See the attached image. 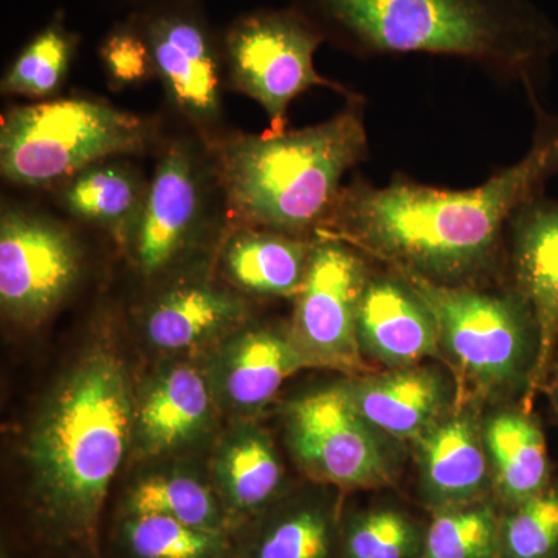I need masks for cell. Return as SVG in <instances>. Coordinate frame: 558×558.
<instances>
[{
    "mask_svg": "<svg viewBox=\"0 0 558 558\" xmlns=\"http://www.w3.org/2000/svg\"><path fill=\"white\" fill-rule=\"evenodd\" d=\"M535 131L527 153L475 189H433L396 175L387 186L355 180L341 191L322 236L337 238L439 284L469 286L495 263L510 220L542 196L558 172V116L534 87Z\"/></svg>",
    "mask_w": 558,
    "mask_h": 558,
    "instance_id": "cell-1",
    "label": "cell"
},
{
    "mask_svg": "<svg viewBox=\"0 0 558 558\" xmlns=\"http://www.w3.org/2000/svg\"><path fill=\"white\" fill-rule=\"evenodd\" d=\"M325 39L360 57L435 54L534 84L557 50L532 0H295Z\"/></svg>",
    "mask_w": 558,
    "mask_h": 558,
    "instance_id": "cell-2",
    "label": "cell"
},
{
    "mask_svg": "<svg viewBox=\"0 0 558 558\" xmlns=\"http://www.w3.org/2000/svg\"><path fill=\"white\" fill-rule=\"evenodd\" d=\"M132 402L116 355L90 352L54 392L32 440L36 512L51 537L92 545L130 440Z\"/></svg>",
    "mask_w": 558,
    "mask_h": 558,
    "instance_id": "cell-3",
    "label": "cell"
},
{
    "mask_svg": "<svg viewBox=\"0 0 558 558\" xmlns=\"http://www.w3.org/2000/svg\"><path fill=\"white\" fill-rule=\"evenodd\" d=\"M368 148L363 101L352 97L314 126L220 143V182L245 226L301 236L325 226L344 189L341 180Z\"/></svg>",
    "mask_w": 558,
    "mask_h": 558,
    "instance_id": "cell-4",
    "label": "cell"
},
{
    "mask_svg": "<svg viewBox=\"0 0 558 558\" xmlns=\"http://www.w3.org/2000/svg\"><path fill=\"white\" fill-rule=\"evenodd\" d=\"M149 128L101 101L58 100L22 106L0 126V171L22 186L68 182L92 165L140 153Z\"/></svg>",
    "mask_w": 558,
    "mask_h": 558,
    "instance_id": "cell-5",
    "label": "cell"
},
{
    "mask_svg": "<svg viewBox=\"0 0 558 558\" xmlns=\"http://www.w3.org/2000/svg\"><path fill=\"white\" fill-rule=\"evenodd\" d=\"M395 270L427 304L438 326L440 348L473 388L494 396L526 384L531 387L538 332L531 310L515 290L497 293L439 284Z\"/></svg>",
    "mask_w": 558,
    "mask_h": 558,
    "instance_id": "cell-6",
    "label": "cell"
},
{
    "mask_svg": "<svg viewBox=\"0 0 558 558\" xmlns=\"http://www.w3.org/2000/svg\"><path fill=\"white\" fill-rule=\"evenodd\" d=\"M325 36L296 7L244 14L223 33L222 57L233 86L266 110L270 132L286 131L288 109L303 92L340 84L319 75L315 53Z\"/></svg>",
    "mask_w": 558,
    "mask_h": 558,
    "instance_id": "cell-7",
    "label": "cell"
},
{
    "mask_svg": "<svg viewBox=\"0 0 558 558\" xmlns=\"http://www.w3.org/2000/svg\"><path fill=\"white\" fill-rule=\"evenodd\" d=\"M286 435L293 458L314 480L373 488L395 478L387 438L362 417L343 384L290 403Z\"/></svg>",
    "mask_w": 558,
    "mask_h": 558,
    "instance_id": "cell-8",
    "label": "cell"
},
{
    "mask_svg": "<svg viewBox=\"0 0 558 558\" xmlns=\"http://www.w3.org/2000/svg\"><path fill=\"white\" fill-rule=\"evenodd\" d=\"M371 274L365 258L348 242L322 236L312 244L289 333L307 366L365 373L357 314Z\"/></svg>",
    "mask_w": 558,
    "mask_h": 558,
    "instance_id": "cell-9",
    "label": "cell"
},
{
    "mask_svg": "<svg viewBox=\"0 0 558 558\" xmlns=\"http://www.w3.org/2000/svg\"><path fill=\"white\" fill-rule=\"evenodd\" d=\"M81 252L61 223L7 207L0 219V304L10 318L39 323L75 288Z\"/></svg>",
    "mask_w": 558,
    "mask_h": 558,
    "instance_id": "cell-10",
    "label": "cell"
},
{
    "mask_svg": "<svg viewBox=\"0 0 558 558\" xmlns=\"http://www.w3.org/2000/svg\"><path fill=\"white\" fill-rule=\"evenodd\" d=\"M135 22L175 108L193 123L215 124L220 116L222 44L193 0L153 3Z\"/></svg>",
    "mask_w": 558,
    "mask_h": 558,
    "instance_id": "cell-11",
    "label": "cell"
},
{
    "mask_svg": "<svg viewBox=\"0 0 558 558\" xmlns=\"http://www.w3.org/2000/svg\"><path fill=\"white\" fill-rule=\"evenodd\" d=\"M513 290L524 300L538 332L531 387L546 379L558 344V202L535 197L509 223Z\"/></svg>",
    "mask_w": 558,
    "mask_h": 558,
    "instance_id": "cell-12",
    "label": "cell"
},
{
    "mask_svg": "<svg viewBox=\"0 0 558 558\" xmlns=\"http://www.w3.org/2000/svg\"><path fill=\"white\" fill-rule=\"evenodd\" d=\"M413 444L418 494L433 513L484 501L492 472L483 424L472 411L450 409Z\"/></svg>",
    "mask_w": 558,
    "mask_h": 558,
    "instance_id": "cell-13",
    "label": "cell"
},
{
    "mask_svg": "<svg viewBox=\"0 0 558 558\" xmlns=\"http://www.w3.org/2000/svg\"><path fill=\"white\" fill-rule=\"evenodd\" d=\"M363 355L389 369L416 366L440 354L438 326L427 304L398 270L371 274L357 314Z\"/></svg>",
    "mask_w": 558,
    "mask_h": 558,
    "instance_id": "cell-14",
    "label": "cell"
},
{
    "mask_svg": "<svg viewBox=\"0 0 558 558\" xmlns=\"http://www.w3.org/2000/svg\"><path fill=\"white\" fill-rule=\"evenodd\" d=\"M199 172L185 145L171 146L157 165L132 242L143 274L170 266L201 222L205 196Z\"/></svg>",
    "mask_w": 558,
    "mask_h": 558,
    "instance_id": "cell-15",
    "label": "cell"
},
{
    "mask_svg": "<svg viewBox=\"0 0 558 558\" xmlns=\"http://www.w3.org/2000/svg\"><path fill=\"white\" fill-rule=\"evenodd\" d=\"M343 387L362 417L389 439L414 442L451 409L449 377L432 366L389 369Z\"/></svg>",
    "mask_w": 558,
    "mask_h": 558,
    "instance_id": "cell-16",
    "label": "cell"
},
{
    "mask_svg": "<svg viewBox=\"0 0 558 558\" xmlns=\"http://www.w3.org/2000/svg\"><path fill=\"white\" fill-rule=\"evenodd\" d=\"M492 490L506 510L538 497L550 486L548 451L537 422L527 413L501 410L483 422Z\"/></svg>",
    "mask_w": 558,
    "mask_h": 558,
    "instance_id": "cell-17",
    "label": "cell"
},
{
    "mask_svg": "<svg viewBox=\"0 0 558 558\" xmlns=\"http://www.w3.org/2000/svg\"><path fill=\"white\" fill-rule=\"evenodd\" d=\"M211 389L193 366H174L146 392L134 417L138 447L149 454L179 449L207 427Z\"/></svg>",
    "mask_w": 558,
    "mask_h": 558,
    "instance_id": "cell-18",
    "label": "cell"
},
{
    "mask_svg": "<svg viewBox=\"0 0 558 558\" xmlns=\"http://www.w3.org/2000/svg\"><path fill=\"white\" fill-rule=\"evenodd\" d=\"M312 244L301 236L245 227L227 241L223 270L245 292L296 296L310 267Z\"/></svg>",
    "mask_w": 558,
    "mask_h": 558,
    "instance_id": "cell-19",
    "label": "cell"
},
{
    "mask_svg": "<svg viewBox=\"0 0 558 558\" xmlns=\"http://www.w3.org/2000/svg\"><path fill=\"white\" fill-rule=\"evenodd\" d=\"M274 506L253 519L256 526L231 558H340L341 521L332 506L318 499Z\"/></svg>",
    "mask_w": 558,
    "mask_h": 558,
    "instance_id": "cell-20",
    "label": "cell"
},
{
    "mask_svg": "<svg viewBox=\"0 0 558 558\" xmlns=\"http://www.w3.org/2000/svg\"><path fill=\"white\" fill-rule=\"evenodd\" d=\"M303 368H307L306 360L289 336L269 329L250 330L234 340L223 355L220 388L234 409L256 410Z\"/></svg>",
    "mask_w": 558,
    "mask_h": 558,
    "instance_id": "cell-21",
    "label": "cell"
},
{
    "mask_svg": "<svg viewBox=\"0 0 558 558\" xmlns=\"http://www.w3.org/2000/svg\"><path fill=\"white\" fill-rule=\"evenodd\" d=\"M219 498L233 531L277 502L282 473L274 444L255 428L231 436L218 458Z\"/></svg>",
    "mask_w": 558,
    "mask_h": 558,
    "instance_id": "cell-22",
    "label": "cell"
},
{
    "mask_svg": "<svg viewBox=\"0 0 558 558\" xmlns=\"http://www.w3.org/2000/svg\"><path fill=\"white\" fill-rule=\"evenodd\" d=\"M245 304L240 299L205 284H186L172 289L146 317V337L163 351H182L197 347L244 318Z\"/></svg>",
    "mask_w": 558,
    "mask_h": 558,
    "instance_id": "cell-23",
    "label": "cell"
},
{
    "mask_svg": "<svg viewBox=\"0 0 558 558\" xmlns=\"http://www.w3.org/2000/svg\"><path fill=\"white\" fill-rule=\"evenodd\" d=\"M148 185L113 161L92 165L64 182L61 201L70 215L134 242Z\"/></svg>",
    "mask_w": 558,
    "mask_h": 558,
    "instance_id": "cell-24",
    "label": "cell"
},
{
    "mask_svg": "<svg viewBox=\"0 0 558 558\" xmlns=\"http://www.w3.org/2000/svg\"><path fill=\"white\" fill-rule=\"evenodd\" d=\"M124 509V515H161L202 531L233 532L218 495L186 475H156L140 481L128 495Z\"/></svg>",
    "mask_w": 558,
    "mask_h": 558,
    "instance_id": "cell-25",
    "label": "cell"
},
{
    "mask_svg": "<svg viewBox=\"0 0 558 558\" xmlns=\"http://www.w3.org/2000/svg\"><path fill=\"white\" fill-rule=\"evenodd\" d=\"M231 534L161 515H124L120 542L130 558H231Z\"/></svg>",
    "mask_w": 558,
    "mask_h": 558,
    "instance_id": "cell-26",
    "label": "cell"
},
{
    "mask_svg": "<svg viewBox=\"0 0 558 558\" xmlns=\"http://www.w3.org/2000/svg\"><path fill=\"white\" fill-rule=\"evenodd\" d=\"M78 36L65 27L61 14H57L7 70L2 92L28 98L49 97L60 87L73 60Z\"/></svg>",
    "mask_w": 558,
    "mask_h": 558,
    "instance_id": "cell-27",
    "label": "cell"
},
{
    "mask_svg": "<svg viewBox=\"0 0 558 558\" xmlns=\"http://www.w3.org/2000/svg\"><path fill=\"white\" fill-rule=\"evenodd\" d=\"M501 515L487 501L433 513L418 558H498Z\"/></svg>",
    "mask_w": 558,
    "mask_h": 558,
    "instance_id": "cell-28",
    "label": "cell"
},
{
    "mask_svg": "<svg viewBox=\"0 0 558 558\" xmlns=\"http://www.w3.org/2000/svg\"><path fill=\"white\" fill-rule=\"evenodd\" d=\"M425 527L396 508L362 510L340 527V558H418Z\"/></svg>",
    "mask_w": 558,
    "mask_h": 558,
    "instance_id": "cell-29",
    "label": "cell"
},
{
    "mask_svg": "<svg viewBox=\"0 0 558 558\" xmlns=\"http://www.w3.org/2000/svg\"><path fill=\"white\" fill-rule=\"evenodd\" d=\"M498 558H558V483L501 515Z\"/></svg>",
    "mask_w": 558,
    "mask_h": 558,
    "instance_id": "cell-30",
    "label": "cell"
},
{
    "mask_svg": "<svg viewBox=\"0 0 558 558\" xmlns=\"http://www.w3.org/2000/svg\"><path fill=\"white\" fill-rule=\"evenodd\" d=\"M100 58L109 78L119 86L142 83L156 73L148 43L135 20L119 25L106 36Z\"/></svg>",
    "mask_w": 558,
    "mask_h": 558,
    "instance_id": "cell-31",
    "label": "cell"
},
{
    "mask_svg": "<svg viewBox=\"0 0 558 558\" xmlns=\"http://www.w3.org/2000/svg\"><path fill=\"white\" fill-rule=\"evenodd\" d=\"M553 400H554V405H556V411H557V416H558V376L556 379V384H554Z\"/></svg>",
    "mask_w": 558,
    "mask_h": 558,
    "instance_id": "cell-32",
    "label": "cell"
},
{
    "mask_svg": "<svg viewBox=\"0 0 558 558\" xmlns=\"http://www.w3.org/2000/svg\"><path fill=\"white\" fill-rule=\"evenodd\" d=\"M161 2V0H153V3Z\"/></svg>",
    "mask_w": 558,
    "mask_h": 558,
    "instance_id": "cell-33",
    "label": "cell"
}]
</instances>
